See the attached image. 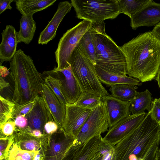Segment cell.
<instances>
[{
  "label": "cell",
  "instance_id": "48",
  "mask_svg": "<svg viewBox=\"0 0 160 160\" xmlns=\"http://www.w3.org/2000/svg\"><path fill=\"white\" fill-rule=\"evenodd\" d=\"M158 99L159 100V101H160V98H158Z\"/></svg>",
  "mask_w": 160,
  "mask_h": 160
},
{
  "label": "cell",
  "instance_id": "37",
  "mask_svg": "<svg viewBox=\"0 0 160 160\" xmlns=\"http://www.w3.org/2000/svg\"><path fill=\"white\" fill-rule=\"evenodd\" d=\"M59 128L58 125L54 121H49L44 125L43 133L52 134L56 132Z\"/></svg>",
  "mask_w": 160,
  "mask_h": 160
},
{
  "label": "cell",
  "instance_id": "13",
  "mask_svg": "<svg viewBox=\"0 0 160 160\" xmlns=\"http://www.w3.org/2000/svg\"><path fill=\"white\" fill-rule=\"evenodd\" d=\"M92 110L68 104L66 105L65 118L62 128L76 139Z\"/></svg>",
  "mask_w": 160,
  "mask_h": 160
},
{
  "label": "cell",
  "instance_id": "44",
  "mask_svg": "<svg viewBox=\"0 0 160 160\" xmlns=\"http://www.w3.org/2000/svg\"><path fill=\"white\" fill-rule=\"evenodd\" d=\"M0 90L2 89L9 86V84L1 76H0Z\"/></svg>",
  "mask_w": 160,
  "mask_h": 160
},
{
  "label": "cell",
  "instance_id": "15",
  "mask_svg": "<svg viewBox=\"0 0 160 160\" xmlns=\"http://www.w3.org/2000/svg\"><path fill=\"white\" fill-rule=\"evenodd\" d=\"M131 26L133 29L142 26H152L160 21V3L152 1L131 18Z\"/></svg>",
  "mask_w": 160,
  "mask_h": 160
},
{
  "label": "cell",
  "instance_id": "9",
  "mask_svg": "<svg viewBox=\"0 0 160 160\" xmlns=\"http://www.w3.org/2000/svg\"><path fill=\"white\" fill-rule=\"evenodd\" d=\"M114 146L106 142L101 136L85 142L75 160H113Z\"/></svg>",
  "mask_w": 160,
  "mask_h": 160
},
{
  "label": "cell",
  "instance_id": "20",
  "mask_svg": "<svg viewBox=\"0 0 160 160\" xmlns=\"http://www.w3.org/2000/svg\"><path fill=\"white\" fill-rule=\"evenodd\" d=\"M49 135L44 134L42 137L38 138L25 128L20 129L17 127L13 134L14 142L18 147L22 150L29 151L39 150L43 141Z\"/></svg>",
  "mask_w": 160,
  "mask_h": 160
},
{
  "label": "cell",
  "instance_id": "29",
  "mask_svg": "<svg viewBox=\"0 0 160 160\" xmlns=\"http://www.w3.org/2000/svg\"><path fill=\"white\" fill-rule=\"evenodd\" d=\"M39 150L38 151H29L22 150L14 142L9 151L7 159L34 160Z\"/></svg>",
  "mask_w": 160,
  "mask_h": 160
},
{
  "label": "cell",
  "instance_id": "6",
  "mask_svg": "<svg viewBox=\"0 0 160 160\" xmlns=\"http://www.w3.org/2000/svg\"><path fill=\"white\" fill-rule=\"evenodd\" d=\"M76 16L92 22L113 19L121 13L118 0H71Z\"/></svg>",
  "mask_w": 160,
  "mask_h": 160
},
{
  "label": "cell",
  "instance_id": "45",
  "mask_svg": "<svg viewBox=\"0 0 160 160\" xmlns=\"http://www.w3.org/2000/svg\"><path fill=\"white\" fill-rule=\"evenodd\" d=\"M155 79L157 81L159 87L160 89V66L158 69L157 76Z\"/></svg>",
  "mask_w": 160,
  "mask_h": 160
},
{
  "label": "cell",
  "instance_id": "4",
  "mask_svg": "<svg viewBox=\"0 0 160 160\" xmlns=\"http://www.w3.org/2000/svg\"><path fill=\"white\" fill-rule=\"evenodd\" d=\"M104 21L92 22L96 48L95 65L111 73L126 76L127 61L121 48L106 33Z\"/></svg>",
  "mask_w": 160,
  "mask_h": 160
},
{
  "label": "cell",
  "instance_id": "35",
  "mask_svg": "<svg viewBox=\"0 0 160 160\" xmlns=\"http://www.w3.org/2000/svg\"><path fill=\"white\" fill-rule=\"evenodd\" d=\"M14 120L9 119L3 125L0 126V135L9 136L12 135L16 128Z\"/></svg>",
  "mask_w": 160,
  "mask_h": 160
},
{
  "label": "cell",
  "instance_id": "42",
  "mask_svg": "<svg viewBox=\"0 0 160 160\" xmlns=\"http://www.w3.org/2000/svg\"><path fill=\"white\" fill-rule=\"evenodd\" d=\"M30 132L33 135L38 138L42 137L44 135V134H43L41 131L38 129H34L31 130Z\"/></svg>",
  "mask_w": 160,
  "mask_h": 160
},
{
  "label": "cell",
  "instance_id": "18",
  "mask_svg": "<svg viewBox=\"0 0 160 160\" xmlns=\"http://www.w3.org/2000/svg\"><path fill=\"white\" fill-rule=\"evenodd\" d=\"M42 97L54 121L62 128L66 116V106L63 105L58 98L45 83L42 85Z\"/></svg>",
  "mask_w": 160,
  "mask_h": 160
},
{
  "label": "cell",
  "instance_id": "33",
  "mask_svg": "<svg viewBox=\"0 0 160 160\" xmlns=\"http://www.w3.org/2000/svg\"><path fill=\"white\" fill-rule=\"evenodd\" d=\"M14 142L13 134L9 136L0 135V160L7 159L8 152Z\"/></svg>",
  "mask_w": 160,
  "mask_h": 160
},
{
  "label": "cell",
  "instance_id": "2",
  "mask_svg": "<svg viewBox=\"0 0 160 160\" xmlns=\"http://www.w3.org/2000/svg\"><path fill=\"white\" fill-rule=\"evenodd\" d=\"M10 64V74L14 86L12 101L22 104L34 101L38 96H42L45 82L31 57L19 49Z\"/></svg>",
  "mask_w": 160,
  "mask_h": 160
},
{
  "label": "cell",
  "instance_id": "1",
  "mask_svg": "<svg viewBox=\"0 0 160 160\" xmlns=\"http://www.w3.org/2000/svg\"><path fill=\"white\" fill-rule=\"evenodd\" d=\"M126 58L127 74L141 82L155 79L160 66V40L152 31L120 47Z\"/></svg>",
  "mask_w": 160,
  "mask_h": 160
},
{
  "label": "cell",
  "instance_id": "40",
  "mask_svg": "<svg viewBox=\"0 0 160 160\" xmlns=\"http://www.w3.org/2000/svg\"><path fill=\"white\" fill-rule=\"evenodd\" d=\"M15 0H0V14L2 13L7 9H12L11 3Z\"/></svg>",
  "mask_w": 160,
  "mask_h": 160
},
{
  "label": "cell",
  "instance_id": "34",
  "mask_svg": "<svg viewBox=\"0 0 160 160\" xmlns=\"http://www.w3.org/2000/svg\"><path fill=\"white\" fill-rule=\"evenodd\" d=\"M15 104L11 117V119L13 120L16 117L19 116L25 117L33 108L34 101H33L22 104L16 103Z\"/></svg>",
  "mask_w": 160,
  "mask_h": 160
},
{
  "label": "cell",
  "instance_id": "46",
  "mask_svg": "<svg viewBox=\"0 0 160 160\" xmlns=\"http://www.w3.org/2000/svg\"><path fill=\"white\" fill-rule=\"evenodd\" d=\"M154 160H160V148H159L156 152Z\"/></svg>",
  "mask_w": 160,
  "mask_h": 160
},
{
  "label": "cell",
  "instance_id": "16",
  "mask_svg": "<svg viewBox=\"0 0 160 160\" xmlns=\"http://www.w3.org/2000/svg\"><path fill=\"white\" fill-rule=\"evenodd\" d=\"M108 115L109 129L118 122L131 114L129 102L122 101L109 95L102 98Z\"/></svg>",
  "mask_w": 160,
  "mask_h": 160
},
{
  "label": "cell",
  "instance_id": "10",
  "mask_svg": "<svg viewBox=\"0 0 160 160\" xmlns=\"http://www.w3.org/2000/svg\"><path fill=\"white\" fill-rule=\"evenodd\" d=\"M147 112L131 114L124 118L109 129L103 140L114 146L129 134L141 123Z\"/></svg>",
  "mask_w": 160,
  "mask_h": 160
},
{
  "label": "cell",
  "instance_id": "24",
  "mask_svg": "<svg viewBox=\"0 0 160 160\" xmlns=\"http://www.w3.org/2000/svg\"><path fill=\"white\" fill-rule=\"evenodd\" d=\"M20 23V28L18 32L19 42L28 44L32 40L36 29L33 15H22Z\"/></svg>",
  "mask_w": 160,
  "mask_h": 160
},
{
  "label": "cell",
  "instance_id": "12",
  "mask_svg": "<svg viewBox=\"0 0 160 160\" xmlns=\"http://www.w3.org/2000/svg\"><path fill=\"white\" fill-rule=\"evenodd\" d=\"M75 140L62 128H59L43 141L40 150L44 157L54 156L68 150L75 143Z\"/></svg>",
  "mask_w": 160,
  "mask_h": 160
},
{
  "label": "cell",
  "instance_id": "25",
  "mask_svg": "<svg viewBox=\"0 0 160 160\" xmlns=\"http://www.w3.org/2000/svg\"><path fill=\"white\" fill-rule=\"evenodd\" d=\"M134 85L120 84L112 86L109 90L112 96L122 101L130 102L138 92Z\"/></svg>",
  "mask_w": 160,
  "mask_h": 160
},
{
  "label": "cell",
  "instance_id": "21",
  "mask_svg": "<svg viewBox=\"0 0 160 160\" xmlns=\"http://www.w3.org/2000/svg\"><path fill=\"white\" fill-rule=\"evenodd\" d=\"M97 76L101 83L108 87L120 84H131L140 86L142 83L138 79L129 76H123L106 71L95 65Z\"/></svg>",
  "mask_w": 160,
  "mask_h": 160
},
{
  "label": "cell",
  "instance_id": "7",
  "mask_svg": "<svg viewBox=\"0 0 160 160\" xmlns=\"http://www.w3.org/2000/svg\"><path fill=\"white\" fill-rule=\"evenodd\" d=\"M91 22L83 20L68 30L60 39L55 52L58 70L65 68L70 64L69 59L74 49L84 34L92 26Z\"/></svg>",
  "mask_w": 160,
  "mask_h": 160
},
{
  "label": "cell",
  "instance_id": "26",
  "mask_svg": "<svg viewBox=\"0 0 160 160\" xmlns=\"http://www.w3.org/2000/svg\"><path fill=\"white\" fill-rule=\"evenodd\" d=\"M94 30L92 26L79 41L77 46L88 56L95 65L96 48L93 40Z\"/></svg>",
  "mask_w": 160,
  "mask_h": 160
},
{
  "label": "cell",
  "instance_id": "47",
  "mask_svg": "<svg viewBox=\"0 0 160 160\" xmlns=\"http://www.w3.org/2000/svg\"><path fill=\"white\" fill-rule=\"evenodd\" d=\"M1 160H7V159H4Z\"/></svg>",
  "mask_w": 160,
  "mask_h": 160
},
{
  "label": "cell",
  "instance_id": "5",
  "mask_svg": "<svg viewBox=\"0 0 160 160\" xmlns=\"http://www.w3.org/2000/svg\"><path fill=\"white\" fill-rule=\"evenodd\" d=\"M69 64L82 91L102 98L109 95L99 79L95 66L88 56L77 46L71 54Z\"/></svg>",
  "mask_w": 160,
  "mask_h": 160
},
{
  "label": "cell",
  "instance_id": "41",
  "mask_svg": "<svg viewBox=\"0 0 160 160\" xmlns=\"http://www.w3.org/2000/svg\"><path fill=\"white\" fill-rule=\"evenodd\" d=\"M152 32L153 35L160 40V22L155 26Z\"/></svg>",
  "mask_w": 160,
  "mask_h": 160
},
{
  "label": "cell",
  "instance_id": "23",
  "mask_svg": "<svg viewBox=\"0 0 160 160\" xmlns=\"http://www.w3.org/2000/svg\"><path fill=\"white\" fill-rule=\"evenodd\" d=\"M152 94L148 89L138 92L129 102L131 114H138L144 113L145 110L148 112L151 109L152 98Z\"/></svg>",
  "mask_w": 160,
  "mask_h": 160
},
{
  "label": "cell",
  "instance_id": "31",
  "mask_svg": "<svg viewBox=\"0 0 160 160\" xmlns=\"http://www.w3.org/2000/svg\"><path fill=\"white\" fill-rule=\"evenodd\" d=\"M42 77L45 83L47 85L56 95L59 100L64 106L68 104L63 95L60 82L58 79L44 72Z\"/></svg>",
  "mask_w": 160,
  "mask_h": 160
},
{
  "label": "cell",
  "instance_id": "38",
  "mask_svg": "<svg viewBox=\"0 0 160 160\" xmlns=\"http://www.w3.org/2000/svg\"><path fill=\"white\" fill-rule=\"evenodd\" d=\"M160 144V138L150 149L144 160H154L156 152Z\"/></svg>",
  "mask_w": 160,
  "mask_h": 160
},
{
  "label": "cell",
  "instance_id": "14",
  "mask_svg": "<svg viewBox=\"0 0 160 160\" xmlns=\"http://www.w3.org/2000/svg\"><path fill=\"white\" fill-rule=\"evenodd\" d=\"M34 101L33 108L25 116L28 124L25 128L29 131L38 129L43 133L46 123L54 120L42 96H37Z\"/></svg>",
  "mask_w": 160,
  "mask_h": 160
},
{
  "label": "cell",
  "instance_id": "8",
  "mask_svg": "<svg viewBox=\"0 0 160 160\" xmlns=\"http://www.w3.org/2000/svg\"><path fill=\"white\" fill-rule=\"evenodd\" d=\"M108 115L105 103L102 101L92 109L75 140V143H83L108 131Z\"/></svg>",
  "mask_w": 160,
  "mask_h": 160
},
{
  "label": "cell",
  "instance_id": "43",
  "mask_svg": "<svg viewBox=\"0 0 160 160\" xmlns=\"http://www.w3.org/2000/svg\"><path fill=\"white\" fill-rule=\"evenodd\" d=\"M9 73L8 70L6 67L0 65V76L5 77Z\"/></svg>",
  "mask_w": 160,
  "mask_h": 160
},
{
  "label": "cell",
  "instance_id": "27",
  "mask_svg": "<svg viewBox=\"0 0 160 160\" xmlns=\"http://www.w3.org/2000/svg\"><path fill=\"white\" fill-rule=\"evenodd\" d=\"M152 0H118L121 13L124 14L131 18Z\"/></svg>",
  "mask_w": 160,
  "mask_h": 160
},
{
  "label": "cell",
  "instance_id": "19",
  "mask_svg": "<svg viewBox=\"0 0 160 160\" xmlns=\"http://www.w3.org/2000/svg\"><path fill=\"white\" fill-rule=\"evenodd\" d=\"M2 40L0 44L1 63L11 61L17 52L19 43L18 32L12 25H7L2 33Z\"/></svg>",
  "mask_w": 160,
  "mask_h": 160
},
{
  "label": "cell",
  "instance_id": "30",
  "mask_svg": "<svg viewBox=\"0 0 160 160\" xmlns=\"http://www.w3.org/2000/svg\"><path fill=\"white\" fill-rule=\"evenodd\" d=\"M84 144V142L75 143L67 150L54 156L44 157L42 160H75Z\"/></svg>",
  "mask_w": 160,
  "mask_h": 160
},
{
  "label": "cell",
  "instance_id": "22",
  "mask_svg": "<svg viewBox=\"0 0 160 160\" xmlns=\"http://www.w3.org/2000/svg\"><path fill=\"white\" fill-rule=\"evenodd\" d=\"M56 0H15L17 9L22 15H29L53 5Z\"/></svg>",
  "mask_w": 160,
  "mask_h": 160
},
{
  "label": "cell",
  "instance_id": "3",
  "mask_svg": "<svg viewBox=\"0 0 160 160\" xmlns=\"http://www.w3.org/2000/svg\"><path fill=\"white\" fill-rule=\"evenodd\" d=\"M160 138V125L149 112L140 125L114 146L113 160H144Z\"/></svg>",
  "mask_w": 160,
  "mask_h": 160
},
{
  "label": "cell",
  "instance_id": "36",
  "mask_svg": "<svg viewBox=\"0 0 160 160\" xmlns=\"http://www.w3.org/2000/svg\"><path fill=\"white\" fill-rule=\"evenodd\" d=\"M149 112L153 118L160 125V101L158 98H155L152 101Z\"/></svg>",
  "mask_w": 160,
  "mask_h": 160
},
{
  "label": "cell",
  "instance_id": "39",
  "mask_svg": "<svg viewBox=\"0 0 160 160\" xmlns=\"http://www.w3.org/2000/svg\"><path fill=\"white\" fill-rule=\"evenodd\" d=\"M16 127L20 129L25 128L28 126V121L25 117L19 116L14 120Z\"/></svg>",
  "mask_w": 160,
  "mask_h": 160
},
{
  "label": "cell",
  "instance_id": "17",
  "mask_svg": "<svg viewBox=\"0 0 160 160\" xmlns=\"http://www.w3.org/2000/svg\"><path fill=\"white\" fill-rule=\"evenodd\" d=\"M72 6L67 1L59 3L57 9L52 19L40 33L38 39L39 44H47L54 38L58 27L66 15L71 10Z\"/></svg>",
  "mask_w": 160,
  "mask_h": 160
},
{
  "label": "cell",
  "instance_id": "28",
  "mask_svg": "<svg viewBox=\"0 0 160 160\" xmlns=\"http://www.w3.org/2000/svg\"><path fill=\"white\" fill-rule=\"evenodd\" d=\"M102 98L88 92L82 91L76 102V106L92 110L100 103Z\"/></svg>",
  "mask_w": 160,
  "mask_h": 160
},
{
  "label": "cell",
  "instance_id": "11",
  "mask_svg": "<svg viewBox=\"0 0 160 160\" xmlns=\"http://www.w3.org/2000/svg\"><path fill=\"white\" fill-rule=\"evenodd\" d=\"M45 72L58 79L68 104H72L76 102L82 91L74 76L70 65L62 69L58 70L54 68L52 70Z\"/></svg>",
  "mask_w": 160,
  "mask_h": 160
},
{
  "label": "cell",
  "instance_id": "32",
  "mask_svg": "<svg viewBox=\"0 0 160 160\" xmlns=\"http://www.w3.org/2000/svg\"><path fill=\"white\" fill-rule=\"evenodd\" d=\"M15 105L12 102L0 96V126L11 119Z\"/></svg>",
  "mask_w": 160,
  "mask_h": 160
}]
</instances>
